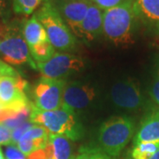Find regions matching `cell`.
Here are the masks:
<instances>
[{"mask_svg": "<svg viewBox=\"0 0 159 159\" xmlns=\"http://www.w3.org/2000/svg\"><path fill=\"white\" fill-rule=\"evenodd\" d=\"M34 125L44 127L50 134L65 135L72 141H77L83 134V127L75 111L62 105L54 111H42L32 103L29 119Z\"/></svg>", "mask_w": 159, "mask_h": 159, "instance_id": "obj_1", "label": "cell"}, {"mask_svg": "<svg viewBox=\"0 0 159 159\" xmlns=\"http://www.w3.org/2000/svg\"><path fill=\"white\" fill-rule=\"evenodd\" d=\"M134 0L103 11L102 33L115 45H128L134 43L133 31L136 20Z\"/></svg>", "mask_w": 159, "mask_h": 159, "instance_id": "obj_2", "label": "cell"}, {"mask_svg": "<svg viewBox=\"0 0 159 159\" xmlns=\"http://www.w3.org/2000/svg\"><path fill=\"white\" fill-rule=\"evenodd\" d=\"M35 16L43 26L49 41L55 49L70 51L75 47V35L51 0L43 1Z\"/></svg>", "mask_w": 159, "mask_h": 159, "instance_id": "obj_3", "label": "cell"}, {"mask_svg": "<svg viewBox=\"0 0 159 159\" xmlns=\"http://www.w3.org/2000/svg\"><path fill=\"white\" fill-rule=\"evenodd\" d=\"M134 124L128 117H114L102 123L99 129L100 148L117 157L134 135Z\"/></svg>", "mask_w": 159, "mask_h": 159, "instance_id": "obj_4", "label": "cell"}, {"mask_svg": "<svg viewBox=\"0 0 159 159\" xmlns=\"http://www.w3.org/2000/svg\"><path fill=\"white\" fill-rule=\"evenodd\" d=\"M0 55L9 65L29 63L33 68H36V63L31 57L22 30L6 21H0Z\"/></svg>", "mask_w": 159, "mask_h": 159, "instance_id": "obj_5", "label": "cell"}, {"mask_svg": "<svg viewBox=\"0 0 159 159\" xmlns=\"http://www.w3.org/2000/svg\"><path fill=\"white\" fill-rule=\"evenodd\" d=\"M84 66L85 63L81 57L66 52H55L46 62L36 64V68L43 78L57 80L78 73Z\"/></svg>", "mask_w": 159, "mask_h": 159, "instance_id": "obj_6", "label": "cell"}, {"mask_svg": "<svg viewBox=\"0 0 159 159\" xmlns=\"http://www.w3.org/2000/svg\"><path fill=\"white\" fill-rule=\"evenodd\" d=\"M28 82L20 77L5 75L0 77V108L21 111L31 105L25 90Z\"/></svg>", "mask_w": 159, "mask_h": 159, "instance_id": "obj_7", "label": "cell"}, {"mask_svg": "<svg viewBox=\"0 0 159 159\" xmlns=\"http://www.w3.org/2000/svg\"><path fill=\"white\" fill-rule=\"evenodd\" d=\"M65 80L42 78L34 87V106L42 111H54L63 105Z\"/></svg>", "mask_w": 159, "mask_h": 159, "instance_id": "obj_8", "label": "cell"}, {"mask_svg": "<svg viewBox=\"0 0 159 159\" xmlns=\"http://www.w3.org/2000/svg\"><path fill=\"white\" fill-rule=\"evenodd\" d=\"M91 5L90 0H62L58 5L57 10L63 20L78 37H81V24Z\"/></svg>", "mask_w": 159, "mask_h": 159, "instance_id": "obj_9", "label": "cell"}, {"mask_svg": "<svg viewBox=\"0 0 159 159\" xmlns=\"http://www.w3.org/2000/svg\"><path fill=\"white\" fill-rule=\"evenodd\" d=\"M111 97L117 106L130 111L139 109L143 102L139 87L130 80L114 84L111 90Z\"/></svg>", "mask_w": 159, "mask_h": 159, "instance_id": "obj_10", "label": "cell"}, {"mask_svg": "<svg viewBox=\"0 0 159 159\" xmlns=\"http://www.w3.org/2000/svg\"><path fill=\"white\" fill-rule=\"evenodd\" d=\"M95 97L94 88L87 83L80 81L66 83L63 94V105L75 111L89 106Z\"/></svg>", "mask_w": 159, "mask_h": 159, "instance_id": "obj_11", "label": "cell"}, {"mask_svg": "<svg viewBox=\"0 0 159 159\" xmlns=\"http://www.w3.org/2000/svg\"><path fill=\"white\" fill-rule=\"evenodd\" d=\"M137 20L149 29L159 31V0H134Z\"/></svg>", "mask_w": 159, "mask_h": 159, "instance_id": "obj_12", "label": "cell"}, {"mask_svg": "<svg viewBox=\"0 0 159 159\" xmlns=\"http://www.w3.org/2000/svg\"><path fill=\"white\" fill-rule=\"evenodd\" d=\"M103 11L94 4L89 6L81 24V38L92 41L102 34Z\"/></svg>", "mask_w": 159, "mask_h": 159, "instance_id": "obj_13", "label": "cell"}, {"mask_svg": "<svg viewBox=\"0 0 159 159\" xmlns=\"http://www.w3.org/2000/svg\"><path fill=\"white\" fill-rule=\"evenodd\" d=\"M45 150L48 159H76L70 139L65 135L50 134Z\"/></svg>", "mask_w": 159, "mask_h": 159, "instance_id": "obj_14", "label": "cell"}, {"mask_svg": "<svg viewBox=\"0 0 159 159\" xmlns=\"http://www.w3.org/2000/svg\"><path fill=\"white\" fill-rule=\"evenodd\" d=\"M142 142H159V110H155L142 119L134 145Z\"/></svg>", "mask_w": 159, "mask_h": 159, "instance_id": "obj_15", "label": "cell"}, {"mask_svg": "<svg viewBox=\"0 0 159 159\" xmlns=\"http://www.w3.org/2000/svg\"><path fill=\"white\" fill-rule=\"evenodd\" d=\"M22 34L29 48L49 41L45 29L34 14L23 24Z\"/></svg>", "mask_w": 159, "mask_h": 159, "instance_id": "obj_16", "label": "cell"}, {"mask_svg": "<svg viewBox=\"0 0 159 159\" xmlns=\"http://www.w3.org/2000/svg\"><path fill=\"white\" fill-rule=\"evenodd\" d=\"M31 57L36 64L46 62L55 54V48L52 46L50 41L40 43L38 45L29 48Z\"/></svg>", "mask_w": 159, "mask_h": 159, "instance_id": "obj_17", "label": "cell"}, {"mask_svg": "<svg viewBox=\"0 0 159 159\" xmlns=\"http://www.w3.org/2000/svg\"><path fill=\"white\" fill-rule=\"evenodd\" d=\"M159 148V142H142L132 150V159H149Z\"/></svg>", "mask_w": 159, "mask_h": 159, "instance_id": "obj_18", "label": "cell"}, {"mask_svg": "<svg viewBox=\"0 0 159 159\" xmlns=\"http://www.w3.org/2000/svg\"><path fill=\"white\" fill-rule=\"evenodd\" d=\"M76 159H117L114 157L105 153L102 148L85 146L80 148Z\"/></svg>", "mask_w": 159, "mask_h": 159, "instance_id": "obj_19", "label": "cell"}, {"mask_svg": "<svg viewBox=\"0 0 159 159\" xmlns=\"http://www.w3.org/2000/svg\"><path fill=\"white\" fill-rule=\"evenodd\" d=\"M43 0H13V10L15 12L30 15L39 7Z\"/></svg>", "mask_w": 159, "mask_h": 159, "instance_id": "obj_20", "label": "cell"}, {"mask_svg": "<svg viewBox=\"0 0 159 159\" xmlns=\"http://www.w3.org/2000/svg\"><path fill=\"white\" fill-rule=\"evenodd\" d=\"M34 125L30 120L23 123L22 125H20V126H18L17 128H15L14 130L11 131V143L16 145L18 142L20 140V138L28 132V131L32 128Z\"/></svg>", "mask_w": 159, "mask_h": 159, "instance_id": "obj_21", "label": "cell"}, {"mask_svg": "<svg viewBox=\"0 0 159 159\" xmlns=\"http://www.w3.org/2000/svg\"><path fill=\"white\" fill-rule=\"evenodd\" d=\"M5 158L6 159H28L27 156L20 150L16 145L10 144L5 148Z\"/></svg>", "mask_w": 159, "mask_h": 159, "instance_id": "obj_22", "label": "cell"}, {"mask_svg": "<svg viewBox=\"0 0 159 159\" xmlns=\"http://www.w3.org/2000/svg\"><path fill=\"white\" fill-rule=\"evenodd\" d=\"M92 4L96 5L97 7L102 9V11H106L113 7L122 5L128 0H90Z\"/></svg>", "mask_w": 159, "mask_h": 159, "instance_id": "obj_23", "label": "cell"}, {"mask_svg": "<svg viewBox=\"0 0 159 159\" xmlns=\"http://www.w3.org/2000/svg\"><path fill=\"white\" fill-rule=\"evenodd\" d=\"M0 144L10 145L11 143V131L0 123Z\"/></svg>", "mask_w": 159, "mask_h": 159, "instance_id": "obj_24", "label": "cell"}, {"mask_svg": "<svg viewBox=\"0 0 159 159\" xmlns=\"http://www.w3.org/2000/svg\"><path fill=\"white\" fill-rule=\"evenodd\" d=\"M150 97L159 105V79L154 81L150 89Z\"/></svg>", "mask_w": 159, "mask_h": 159, "instance_id": "obj_25", "label": "cell"}, {"mask_svg": "<svg viewBox=\"0 0 159 159\" xmlns=\"http://www.w3.org/2000/svg\"><path fill=\"white\" fill-rule=\"evenodd\" d=\"M7 11H8L7 1L0 0V21H6Z\"/></svg>", "mask_w": 159, "mask_h": 159, "instance_id": "obj_26", "label": "cell"}, {"mask_svg": "<svg viewBox=\"0 0 159 159\" xmlns=\"http://www.w3.org/2000/svg\"><path fill=\"white\" fill-rule=\"evenodd\" d=\"M28 159H48L45 148L38 149L28 156Z\"/></svg>", "mask_w": 159, "mask_h": 159, "instance_id": "obj_27", "label": "cell"}, {"mask_svg": "<svg viewBox=\"0 0 159 159\" xmlns=\"http://www.w3.org/2000/svg\"><path fill=\"white\" fill-rule=\"evenodd\" d=\"M149 159H159V148H158V150L156 152V153L154 154L153 156L150 157Z\"/></svg>", "mask_w": 159, "mask_h": 159, "instance_id": "obj_28", "label": "cell"}, {"mask_svg": "<svg viewBox=\"0 0 159 159\" xmlns=\"http://www.w3.org/2000/svg\"><path fill=\"white\" fill-rule=\"evenodd\" d=\"M0 159H5V156H4V154L2 152L1 148H0Z\"/></svg>", "mask_w": 159, "mask_h": 159, "instance_id": "obj_29", "label": "cell"}]
</instances>
